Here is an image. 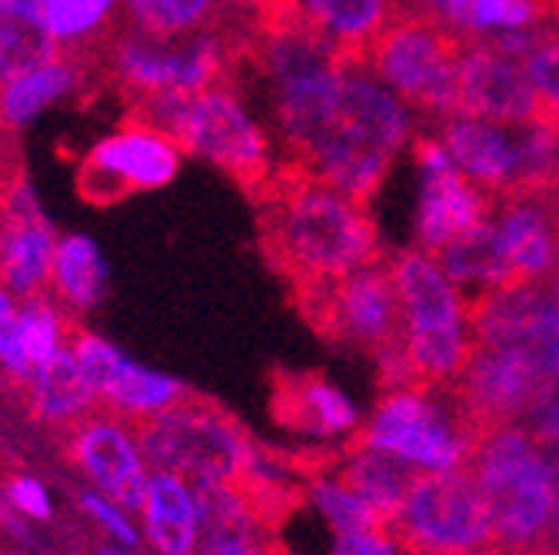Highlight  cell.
Here are the masks:
<instances>
[{
	"label": "cell",
	"mask_w": 559,
	"mask_h": 555,
	"mask_svg": "<svg viewBox=\"0 0 559 555\" xmlns=\"http://www.w3.org/2000/svg\"><path fill=\"white\" fill-rule=\"evenodd\" d=\"M74 333H78L74 316H70L50 293L21 300V339H24L31 370L67 353L70 342H74Z\"/></svg>",
	"instance_id": "cell-32"
},
{
	"label": "cell",
	"mask_w": 559,
	"mask_h": 555,
	"mask_svg": "<svg viewBox=\"0 0 559 555\" xmlns=\"http://www.w3.org/2000/svg\"><path fill=\"white\" fill-rule=\"evenodd\" d=\"M70 353H74L84 379L91 383L100 409H110L136 426L167 412L190 393L177 376L127 357L120 346L91 329L74 333Z\"/></svg>",
	"instance_id": "cell-17"
},
{
	"label": "cell",
	"mask_w": 559,
	"mask_h": 555,
	"mask_svg": "<svg viewBox=\"0 0 559 555\" xmlns=\"http://www.w3.org/2000/svg\"><path fill=\"white\" fill-rule=\"evenodd\" d=\"M549 466V482H552V512H549V539H546V555H559V446H539Z\"/></svg>",
	"instance_id": "cell-40"
},
{
	"label": "cell",
	"mask_w": 559,
	"mask_h": 555,
	"mask_svg": "<svg viewBox=\"0 0 559 555\" xmlns=\"http://www.w3.org/2000/svg\"><path fill=\"white\" fill-rule=\"evenodd\" d=\"M273 415L280 426L304 436L333 439L357 430V409L320 373H276Z\"/></svg>",
	"instance_id": "cell-23"
},
{
	"label": "cell",
	"mask_w": 559,
	"mask_h": 555,
	"mask_svg": "<svg viewBox=\"0 0 559 555\" xmlns=\"http://www.w3.org/2000/svg\"><path fill=\"white\" fill-rule=\"evenodd\" d=\"M84 87V71L70 53H57L24 74L0 81V126L21 133L50 107L70 100Z\"/></svg>",
	"instance_id": "cell-25"
},
{
	"label": "cell",
	"mask_w": 559,
	"mask_h": 555,
	"mask_svg": "<svg viewBox=\"0 0 559 555\" xmlns=\"http://www.w3.org/2000/svg\"><path fill=\"white\" fill-rule=\"evenodd\" d=\"M349 493L364 499L383 522H390L413 485V479L424 472L390 453L380 449H346L340 446V462L330 469Z\"/></svg>",
	"instance_id": "cell-27"
},
{
	"label": "cell",
	"mask_w": 559,
	"mask_h": 555,
	"mask_svg": "<svg viewBox=\"0 0 559 555\" xmlns=\"http://www.w3.org/2000/svg\"><path fill=\"white\" fill-rule=\"evenodd\" d=\"M390 532L409 555H497L493 532L466 466L419 472Z\"/></svg>",
	"instance_id": "cell-10"
},
{
	"label": "cell",
	"mask_w": 559,
	"mask_h": 555,
	"mask_svg": "<svg viewBox=\"0 0 559 555\" xmlns=\"http://www.w3.org/2000/svg\"><path fill=\"white\" fill-rule=\"evenodd\" d=\"M57 240L34 183L11 177L0 186V287L21 300L47 293Z\"/></svg>",
	"instance_id": "cell-19"
},
{
	"label": "cell",
	"mask_w": 559,
	"mask_h": 555,
	"mask_svg": "<svg viewBox=\"0 0 559 555\" xmlns=\"http://www.w3.org/2000/svg\"><path fill=\"white\" fill-rule=\"evenodd\" d=\"M409 133V107L370 74L367 63H349L340 81L333 117L300 164L370 206Z\"/></svg>",
	"instance_id": "cell-2"
},
{
	"label": "cell",
	"mask_w": 559,
	"mask_h": 555,
	"mask_svg": "<svg viewBox=\"0 0 559 555\" xmlns=\"http://www.w3.org/2000/svg\"><path fill=\"white\" fill-rule=\"evenodd\" d=\"M107 287L110 266L97 240H91L87 233H63L53 250L47 293L70 316H91L107 300Z\"/></svg>",
	"instance_id": "cell-26"
},
{
	"label": "cell",
	"mask_w": 559,
	"mask_h": 555,
	"mask_svg": "<svg viewBox=\"0 0 559 555\" xmlns=\"http://www.w3.org/2000/svg\"><path fill=\"white\" fill-rule=\"evenodd\" d=\"M97 555H147L144 548H127V545H110V542H100Z\"/></svg>",
	"instance_id": "cell-42"
},
{
	"label": "cell",
	"mask_w": 559,
	"mask_h": 555,
	"mask_svg": "<svg viewBox=\"0 0 559 555\" xmlns=\"http://www.w3.org/2000/svg\"><path fill=\"white\" fill-rule=\"evenodd\" d=\"M456 113L507 126L549 117L526 63L489 40H466L456 74Z\"/></svg>",
	"instance_id": "cell-18"
},
{
	"label": "cell",
	"mask_w": 559,
	"mask_h": 555,
	"mask_svg": "<svg viewBox=\"0 0 559 555\" xmlns=\"http://www.w3.org/2000/svg\"><path fill=\"white\" fill-rule=\"evenodd\" d=\"M476 482L497 555H546L552 482L539 443L520 426L483 433L463 462Z\"/></svg>",
	"instance_id": "cell-4"
},
{
	"label": "cell",
	"mask_w": 559,
	"mask_h": 555,
	"mask_svg": "<svg viewBox=\"0 0 559 555\" xmlns=\"http://www.w3.org/2000/svg\"><path fill=\"white\" fill-rule=\"evenodd\" d=\"M57 53L44 24V0H0V81L24 74Z\"/></svg>",
	"instance_id": "cell-29"
},
{
	"label": "cell",
	"mask_w": 559,
	"mask_h": 555,
	"mask_svg": "<svg viewBox=\"0 0 559 555\" xmlns=\"http://www.w3.org/2000/svg\"><path fill=\"white\" fill-rule=\"evenodd\" d=\"M466 40L430 14L396 8L364 63L406 107L443 120L456 113V74Z\"/></svg>",
	"instance_id": "cell-8"
},
{
	"label": "cell",
	"mask_w": 559,
	"mask_h": 555,
	"mask_svg": "<svg viewBox=\"0 0 559 555\" xmlns=\"http://www.w3.org/2000/svg\"><path fill=\"white\" fill-rule=\"evenodd\" d=\"M221 0H123V21L154 37H187L221 24Z\"/></svg>",
	"instance_id": "cell-31"
},
{
	"label": "cell",
	"mask_w": 559,
	"mask_h": 555,
	"mask_svg": "<svg viewBox=\"0 0 559 555\" xmlns=\"http://www.w3.org/2000/svg\"><path fill=\"white\" fill-rule=\"evenodd\" d=\"M237 60H243V44L224 24L187 37H154L123 27L110 37L107 47V67L114 81L130 91L136 104L230 84Z\"/></svg>",
	"instance_id": "cell-7"
},
{
	"label": "cell",
	"mask_w": 559,
	"mask_h": 555,
	"mask_svg": "<svg viewBox=\"0 0 559 555\" xmlns=\"http://www.w3.org/2000/svg\"><path fill=\"white\" fill-rule=\"evenodd\" d=\"M520 426L539 446H559V376H546L530 409L523 412Z\"/></svg>",
	"instance_id": "cell-38"
},
{
	"label": "cell",
	"mask_w": 559,
	"mask_h": 555,
	"mask_svg": "<svg viewBox=\"0 0 559 555\" xmlns=\"http://www.w3.org/2000/svg\"><path fill=\"white\" fill-rule=\"evenodd\" d=\"M136 522L151 555H193L203 529L197 485L177 472L154 469L136 506Z\"/></svg>",
	"instance_id": "cell-22"
},
{
	"label": "cell",
	"mask_w": 559,
	"mask_h": 555,
	"mask_svg": "<svg viewBox=\"0 0 559 555\" xmlns=\"http://www.w3.org/2000/svg\"><path fill=\"white\" fill-rule=\"evenodd\" d=\"M117 17H123V0H44V24L60 53L114 37Z\"/></svg>",
	"instance_id": "cell-30"
},
{
	"label": "cell",
	"mask_w": 559,
	"mask_h": 555,
	"mask_svg": "<svg viewBox=\"0 0 559 555\" xmlns=\"http://www.w3.org/2000/svg\"><path fill=\"white\" fill-rule=\"evenodd\" d=\"M136 117L170 133L183 154L224 170L250 196L276 170L270 133L250 113L234 84H217L200 94H167L140 100Z\"/></svg>",
	"instance_id": "cell-5"
},
{
	"label": "cell",
	"mask_w": 559,
	"mask_h": 555,
	"mask_svg": "<svg viewBox=\"0 0 559 555\" xmlns=\"http://www.w3.org/2000/svg\"><path fill=\"white\" fill-rule=\"evenodd\" d=\"M24 389V399H27V409L31 415L47 426V430H74L81 420H87L91 412L100 409L91 383L84 379L74 353H60L53 357L50 363H40L27 373V379L21 383Z\"/></svg>",
	"instance_id": "cell-24"
},
{
	"label": "cell",
	"mask_w": 559,
	"mask_h": 555,
	"mask_svg": "<svg viewBox=\"0 0 559 555\" xmlns=\"http://www.w3.org/2000/svg\"><path fill=\"white\" fill-rule=\"evenodd\" d=\"M253 200L263 253L287 290L343 280L386 253L367 203L346 196L300 160L276 164Z\"/></svg>",
	"instance_id": "cell-1"
},
{
	"label": "cell",
	"mask_w": 559,
	"mask_h": 555,
	"mask_svg": "<svg viewBox=\"0 0 559 555\" xmlns=\"http://www.w3.org/2000/svg\"><path fill=\"white\" fill-rule=\"evenodd\" d=\"M552 287H556V297H559V269H556V276H552Z\"/></svg>",
	"instance_id": "cell-43"
},
{
	"label": "cell",
	"mask_w": 559,
	"mask_h": 555,
	"mask_svg": "<svg viewBox=\"0 0 559 555\" xmlns=\"http://www.w3.org/2000/svg\"><path fill=\"white\" fill-rule=\"evenodd\" d=\"M393 276L403 306V342L419 389H447L473 353L466 297L447 269L424 250L393 253Z\"/></svg>",
	"instance_id": "cell-6"
},
{
	"label": "cell",
	"mask_w": 559,
	"mask_h": 555,
	"mask_svg": "<svg viewBox=\"0 0 559 555\" xmlns=\"http://www.w3.org/2000/svg\"><path fill=\"white\" fill-rule=\"evenodd\" d=\"M183 150L170 133L147 120H127L104 133L78 167V190L94 203H114L130 193L167 186L183 164Z\"/></svg>",
	"instance_id": "cell-13"
},
{
	"label": "cell",
	"mask_w": 559,
	"mask_h": 555,
	"mask_svg": "<svg viewBox=\"0 0 559 555\" xmlns=\"http://www.w3.org/2000/svg\"><path fill=\"white\" fill-rule=\"evenodd\" d=\"M556 200H559V186H556Z\"/></svg>",
	"instance_id": "cell-44"
},
{
	"label": "cell",
	"mask_w": 559,
	"mask_h": 555,
	"mask_svg": "<svg viewBox=\"0 0 559 555\" xmlns=\"http://www.w3.org/2000/svg\"><path fill=\"white\" fill-rule=\"evenodd\" d=\"M493 240L503 266V290L523 283H552L559 269V200L497 196Z\"/></svg>",
	"instance_id": "cell-20"
},
{
	"label": "cell",
	"mask_w": 559,
	"mask_h": 555,
	"mask_svg": "<svg viewBox=\"0 0 559 555\" xmlns=\"http://www.w3.org/2000/svg\"><path fill=\"white\" fill-rule=\"evenodd\" d=\"M473 346L513 353L543 376H559V297L552 283L483 290L466 300Z\"/></svg>",
	"instance_id": "cell-12"
},
{
	"label": "cell",
	"mask_w": 559,
	"mask_h": 555,
	"mask_svg": "<svg viewBox=\"0 0 559 555\" xmlns=\"http://www.w3.org/2000/svg\"><path fill=\"white\" fill-rule=\"evenodd\" d=\"M284 0H221V24H234V27H253L263 14H270L273 8H280Z\"/></svg>",
	"instance_id": "cell-39"
},
{
	"label": "cell",
	"mask_w": 559,
	"mask_h": 555,
	"mask_svg": "<svg viewBox=\"0 0 559 555\" xmlns=\"http://www.w3.org/2000/svg\"><path fill=\"white\" fill-rule=\"evenodd\" d=\"M0 373L14 383H24L31 373V360L21 339V297L0 287Z\"/></svg>",
	"instance_id": "cell-37"
},
{
	"label": "cell",
	"mask_w": 559,
	"mask_h": 555,
	"mask_svg": "<svg viewBox=\"0 0 559 555\" xmlns=\"http://www.w3.org/2000/svg\"><path fill=\"white\" fill-rule=\"evenodd\" d=\"M396 4L400 8H409V11H419V14H430V17H437V21H443V24L453 27L456 11H460L463 0H396Z\"/></svg>",
	"instance_id": "cell-41"
},
{
	"label": "cell",
	"mask_w": 559,
	"mask_h": 555,
	"mask_svg": "<svg viewBox=\"0 0 559 555\" xmlns=\"http://www.w3.org/2000/svg\"><path fill=\"white\" fill-rule=\"evenodd\" d=\"M346 449H380L416 469H460L469 456L447 389H383L367 426H357Z\"/></svg>",
	"instance_id": "cell-11"
},
{
	"label": "cell",
	"mask_w": 559,
	"mask_h": 555,
	"mask_svg": "<svg viewBox=\"0 0 559 555\" xmlns=\"http://www.w3.org/2000/svg\"><path fill=\"white\" fill-rule=\"evenodd\" d=\"M413 157L424 173L416 206V250L437 256L443 246L479 227L493 214L497 196L473 183L450 157L437 133H424L413 141Z\"/></svg>",
	"instance_id": "cell-15"
},
{
	"label": "cell",
	"mask_w": 559,
	"mask_h": 555,
	"mask_svg": "<svg viewBox=\"0 0 559 555\" xmlns=\"http://www.w3.org/2000/svg\"><path fill=\"white\" fill-rule=\"evenodd\" d=\"M294 4L349 57L367 60L370 44L396 14V0H294Z\"/></svg>",
	"instance_id": "cell-28"
},
{
	"label": "cell",
	"mask_w": 559,
	"mask_h": 555,
	"mask_svg": "<svg viewBox=\"0 0 559 555\" xmlns=\"http://www.w3.org/2000/svg\"><path fill=\"white\" fill-rule=\"evenodd\" d=\"M290 297L326 342L360 350L377 363L380 389H419L406 360L393 253L346 273L343 280L290 290Z\"/></svg>",
	"instance_id": "cell-3"
},
{
	"label": "cell",
	"mask_w": 559,
	"mask_h": 555,
	"mask_svg": "<svg viewBox=\"0 0 559 555\" xmlns=\"http://www.w3.org/2000/svg\"><path fill=\"white\" fill-rule=\"evenodd\" d=\"M67 459L87 490L136 512L151 482V459L140 443V426L110 409H97L67 430Z\"/></svg>",
	"instance_id": "cell-16"
},
{
	"label": "cell",
	"mask_w": 559,
	"mask_h": 555,
	"mask_svg": "<svg viewBox=\"0 0 559 555\" xmlns=\"http://www.w3.org/2000/svg\"><path fill=\"white\" fill-rule=\"evenodd\" d=\"M523 63L543 100V110L559 120V31H543Z\"/></svg>",
	"instance_id": "cell-36"
},
{
	"label": "cell",
	"mask_w": 559,
	"mask_h": 555,
	"mask_svg": "<svg viewBox=\"0 0 559 555\" xmlns=\"http://www.w3.org/2000/svg\"><path fill=\"white\" fill-rule=\"evenodd\" d=\"M307 499H313V506L326 516L333 532H354V529H367V526H390L364 499H357L354 493H349L333 472H320V475L307 479Z\"/></svg>",
	"instance_id": "cell-33"
},
{
	"label": "cell",
	"mask_w": 559,
	"mask_h": 555,
	"mask_svg": "<svg viewBox=\"0 0 559 555\" xmlns=\"http://www.w3.org/2000/svg\"><path fill=\"white\" fill-rule=\"evenodd\" d=\"M78 509L84 512V519L100 532L104 542L110 545H127V548H144V535H140V522H136V512H130L127 506L94 493V490H84L78 493Z\"/></svg>",
	"instance_id": "cell-34"
},
{
	"label": "cell",
	"mask_w": 559,
	"mask_h": 555,
	"mask_svg": "<svg viewBox=\"0 0 559 555\" xmlns=\"http://www.w3.org/2000/svg\"><path fill=\"white\" fill-rule=\"evenodd\" d=\"M543 379L546 376L536 366L513 353L473 346L463 373L447 386V399L469 446L489 430L520 423Z\"/></svg>",
	"instance_id": "cell-14"
},
{
	"label": "cell",
	"mask_w": 559,
	"mask_h": 555,
	"mask_svg": "<svg viewBox=\"0 0 559 555\" xmlns=\"http://www.w3.org/2000/svg\"><path fill=\"white\" fill-rule=\"evenodd\" d=\"M140 443L154 469L177 472L193 485L237 482L257 449L253 436L227 409L190 393L140 423Z\"/></svg>",
	"instance_id": "cell-9"
},
{
	"label": "cell",
	"mask_w": 559,
	"mask_h": 555,
	"mask_svg": "<svg viewBox=\"0 0 559 555\" xmlns=\"http://www.w3.org/2000/svg\"><path fill=\"white\" fill-rule=\"evenodd\" d=\"M0 509L14 512L17 519H24L31 526H44L57 512L47 482L31 472H17L4 482V490H0Z\"/></svg>",
	"instance_id": "cell-35"
},
{
	"label": "cell",
	"mask_w": 559,
	"mask_h": 555,
	"mask_svg": "<svg viewBox=\"0 0 559 555\" xmlns=\"http://www.w3.org/2000/svg\"><path fill=\"white\" fill-rule=\"evenodd\" d=\"M200 542L193 555H290L237 482L197 485Z\"/></svg>",
	"instance_id": "cell-21"
}]
</instances>
